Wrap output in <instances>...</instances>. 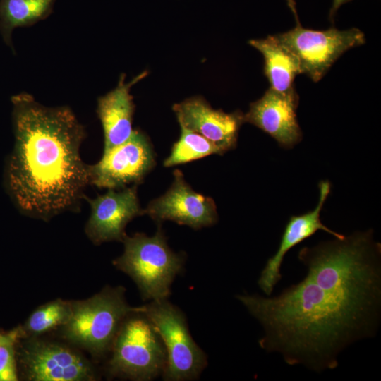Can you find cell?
<instances>
[{
	"mask_svg": "<svg viewBox=\"0 0 381 381\" xmlns=\"http://www.w3.org/2000/svg\"><path fill=\"white\" fill-rule=\"evenodd\" d=\"M300 282L275 296L236 298L262 325L258 344L290 365L317 373L338 366L347 346L372 338L381 318V244L371 229L303 247Z\"/></svg>",
	"mask_w": 381,
	"mask_h": 381,
	"instance_id": "1",
	"label": "cell"
},
{
	"mask_svg": "<svg viewBox=\"0 0 381 381\" xmlns=\"http://www.w3.org/2000/svg\"><path fill=\"white\" fill-rule=\"evenodd\" d=\"M11 100L15 143L5 181L13 202L45 222L76 212L90 185V165L80 152L84 127L68 107H49L28 93Z\"/></svg>",
	"mask_w": 381,
	"mask_h": 381,
	"instance_id": "2",
	"label": "cell"
},
{
	"mask_svg": "<svg viewBox=\"0 0 381 381\" xmlns=\"http://www.w3.org/2000/svg\"><path fill=\"white\" fill-rule=\"evenodd\" d=\"M125 293L122 286H107L87 299L71 301V315L61 327L62 337L95 358L107 356L125 318L143 307L130 306Z\"/></svg>",
	"mask_w": 381,
	"mask_h": 381,
	"instance_id": "3",
	"label": "cell"
},
{
	"mask_svg": "<svg viewBox=\"0 0 381 381\" xmlns=\"http://www.w3.org/2000/svg\"><path fill=\"white\" fill-rule=\"evenodd\" d=\"M123 253L112 263L137 285L143 300L168 299L175 277L182 271L183 254L174 253L160 227L152 236L143 233L126 235Z\"/></svg>",
	"mask_w": 381,
	"mask_h": 381,
	"instance_id": "4",
	"label": "cell"
},
{
	"mask_svg": "<svg viewBox=\"0 0 381 381\" xmlns=\"http://www.w3.org/2000/svg\"><path fill=\"white\" fill-rule=\"evenodd\" d=\"M142 306L125 318L116 334L107 363L110 377L151 381L165 370L164 345Z\"/></svg>",
	"mask_w": 381,
	"mask_h": 381,
	"instance_id": "5",
	"label": "cell"
},
{
	"mask_svg": "<svg viewBox=\"0 0 381 381\" xmlns=\"http://www.w3.org/2000/svg\"><path fill=\"white\" fill-rule=\"evenodd\" d=\"M143 313L161 337L167 352L165 381L198 379L207 365V358L195 342L184 313L168 299L143 306Z\"/></svg>",
	"mask_w": 381,
	"mask_h": 381,
	"instance_id": "6",
	"label": "cell"
},
{
	"mask_svg": "<svg viewBox=\"0 0 381 381\" xmlns=\"http://www.w3.org/2000/svg\"><path fill=\"white\" fill-rule=\"evenodd\" d=\"M286 1L296 25L274 37L297 58L301 74H306L313 82L320 80L346 51L365 42L364 33L356 28L343 30L335 28L325 30L303 28L298 20L294 0Z\"/></svg>",
	"mask_w": 381,
	"mask_h": 381,
	"instance_id": "7",
	"label": "cell"
},
{
	"mask_svg": "<svg viewBox=\"0 0 381 381\" xmlns=\"http://www.w3.org/2000/svg\"><path fill=\"white\" fill-rule=\"evenodd\" d=\"M155 163L149 138L142 131L134 130L126 142L103 152L99 161L90 165V185L115 190L138 186Z\"/></svg>",
	"mask_w": 381,
	"mask_h": 381,
	"instance_id": "8",
	"label": "cell"
},
{
	"mask_svg": "<svg viewBox=\"0 0 381 381\" xmlns=\"http://www.w3.org/2000/svg\"><path fill=\"white\" fill-rule=\"evenodd\" d=\"M21 349L23 374L30 381H92L96 371L77 351L59 342L28 337Z\"/></svg>",
	"mask_w": 381,
	"mask_h": 381,
	"instance_id": "9",
	"label": "cell"
},
{
	"mask_svg": "<svg viewBox=\"0 0 381 381\" xmlns=\"http://www.w3.org/2000/svg\"><path fill=\"white\" fill-rule=\"evenodd\" d=\"M143 213L157 222L171 220L194 229L212 226L218 219L214 200L195 192L179 169L174 171L168 190L152 200Z\"/></svg>",
	"mask_w": 381,
	"mask_h": 381,
	"instance_id": "10",
	"label": "cell"
},
{
	"mask_svg": "<svg viewBox=\"0 0 381 381\" xmlns=\"http://www.w3.org/2000/svg\"><path fill=\"white\" fill-rule=\"evenodd\" d=\"M91 212L85 226L87 237L95 245L110 241L122 242L125 228L135 217L143 214L140 208L137 185L108 191L91 199L86 195Z\"/></svg>",
	"mask_w": 381,
	"mask_h": 381,
	"instance_id": "11",
	"label": "cell"
},
{
	"mask_svg": "<svg viewBox=\"0 0 381 381\" xmlns=\"http://www.w3.org/2000/svg\"><path fill=\"white\" fill-rule=\"evenodd\" d=\"M299 97L295 87L278 92L270 87L258 100L250 104L243 115L249 123L273 138L285 148H291L302 139L296 117Z\"/></svg>",
	"mask_w": 381,
	"mask_h": 381,
	"instance_id": "12",
	"label": "cell"
},
{
	"mask_svg": "<svg viewBox=\"0 0 381 381\" xmlns=\"http://www.w3.org/2000/svg\"><path fill=\"white\" fill-rule=\"evenodd\" d=\"M180 127L194 131L214 144L224 154L236 147L244 123L240 111L226 113L213 109L202 97L195 96L173 105Z\"/></svg>",
	"mask_w": 381,
	"mask_h": 381,
	"instance_id": "13",
	"label": "cell"
},
{
	"mask_svg": "<svg viewBox=\"0 0 381 381\" xmlns=\"http://www.w3.org/2000/svg\"><path fill=\"white\" fill-rule=\"evenodd\" d=\"M318 187L320 196L317 206L312 211L298 216L293 215L289 218L278 250L268 259L260 273L258 284L266 296H271L274 286L281 280V267L284 256L292 248L313 236L318 230L324 231L336 238L342 239L345 237L322 223L320 212L329 194L331 184L328 181H321Z\"/></svg>",
	"mask_w": 381,
	"mask_h": 381,
	"instance_id": "14",
	"label": "cell"
},
{
	"mask_svg": "<svg viewBox=\"0 0 381 381\" xmlns=\"http://www.w3.org/2000/svg\"><path fill=\"white\" fill-rule=\"evenodd\" d=\"M146 75L144 71L126 83L122 74L116 87L99 97L97 112L104 132L103 152L123 143L131 136L135 104L131 89Z\"/></svg>",
	"mask_w": 381,
	"mask_h": 381,
	"instance_id": "15",
	"label": "cell"
},
{
	"mask_svg": "<svg viewBox=\"0 0 381 381\" xmlns=\"http://www.w3.org/2000/svg\"><path fill=\"white\" fill-rule=\"evenodd\" d=\"M249 44L264 59V73L272 89L287 92L294 87L296 76L301 74L297 58L274 37L251 40Z\"/></svg>",
	"mask_w": 381,
	"mask_h": 381,
	"instance_id": "16",
	"label": "cell"
},
{
	"mask_svg": "<svg viewBox=\"0 0 381 381\" xmlns=\"http://www.w3.org/2000/svg\"><path fill=\"white\" fill-rule=\"evenodd\" d=\"M72 312L71 301L57 298L37 308L20 327V337H38L67 323Z\"/></svg>",
	"mask_w": 381,
	"mask_h": 381,
	"instance_id": "17",
	"label": "cell"
},
{
	"mask_svg": "<svg viewBox=\"0 0 381 381\" xmlns=\"http://www.w3.org/2000/svg\"><path fill=\"white\" fill-rule=\"evenodd\" d=\"M55 0H0V21L7 33L44 18Z\"/></svg>",
	"mask_w": 381,
	"mask_h": 381,
	"instance_id": "18",
	"label": "cell"
},
{
	"mask_svg": "<svg viewBox=\"0 0 381 381\" xmlns=\"http://www.w3.org/2000/svg\"><path fill=\"white\" fill-rule=\"evenodd\" d=\"M213 154L222 155L224 153L202 135L181 127L180 138L173 145L170 155L164 161V167L186 164Z\"/></svg>",
	"mask_w": 381,
	"mask_h": 381,
	"instance_id": "19",
	"label": "cell"
},
{
	"mask_svg": "<svg viewBox=\"0 0 381 381\" xmlns=\"http://www.w3.org/2000/svg\"><path fill=\"white\" fill-rule=\"evenodd\" d=\"M19 338V328L9 333H0V381L18 380L15 345Z\"/></svg>",
	"mask_w": 381,
	"mask_h": 381,
	"instance_id": "20",
	"label": "cell"
},
{
	"mask_svg": "<svg viewBox=\"0 0 381 381\" xmlns=\"http://www.w3.org/2000/svg\"><path fill=\"white\" fill-rule=\"evenodd\" d=\"M349 1L351 0H332V5L329 14L330 20L333 21L337 11L341 7V6Z\"/></svg>",
	"mask_w": 381,
	"mask_h": 381,
	"instance_id": "21",
	"label": "cell"
}]
</instances>
